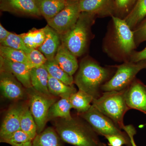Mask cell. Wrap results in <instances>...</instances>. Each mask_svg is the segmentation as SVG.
<instances>
[{
    "mask_svg": "<svg viewBox=\"0 0 146 146\" xmlns=\"http://www.w3.org/2000/svg\"><path fill=\"white\" fill-rule=\"evenodd\" d=\"M0 9L18 16L42 17L36 0H0Z\"/></svg>",
    "mask_w": 146,
    "mask_h": 146,
    "instance_id": "cell-12",
    "label": "cell"
},
{
    "mask_svg": "<svg viewBox=\"0 0 146 146\" xmlns=\"http://www.w3.org/2000/svg\"><path fill=\"white\" fill-rule=\"evenodd\" d=\"M68 0H36L41 15L47 21L53 18L63 10Z\"/></svg>",
    "mask_w": 146,
    "mask_h": 146,
    "instance_id": "cell-19",
    "label": "cell"
},
{
    "mask_svg": "<svg viewBox=\"0 0 146 146\" xmlns=\"http://www.w3.org/2000/svg\"><path fill=\"white\" fill-rule=\"evenodd\" d=\"M81 12L79 1L68 0L63 10L52 19L47 21L48 25L60 35H62L75 25Z\"/></svg>",
    "mask_w": 146,
    "mask_h": 146,
    "instance_id": "cell-9",
    "label": "cell"
},
{
    "mask_svg": "<svg viewBox=\"0 0 146 146\" xmlns=\"http://www.w3.org/2000/svg\"><path fill=\"white\" fill-rule=\"evenodd\" d=\"M145 125H146V123L145 124Z\"/></svg>",
    "mask_w": 146,
    "mask_h": 146,
    "instance_id": "cell-39",
    "label": "cell"
},
{
    "mask_svg": "<svg viewBox=\"0 0 146 146\" xmlns=\"http://www.w3.org/2000/svg\"><path fill=\"white\" fill-rule=\"evenodd\" d=\"M97 17L87 12H81L75 25L60 35L61 43L77 57L86 53L92 39L91 27Z\"/></svg>",
    "mask_w": 146,
    "mask_h": 146,
    "instance_id": "cell-4",
    "label": "cell"
},
{
    "mask_svg": "<svg viewBox=\"0 0 146 146\" xmlns=\"http://www.w3.org/2000/svg\"><path fill=\"white\" fill-rule=\"evenodd\" d=\"M33 139L21 129L13 133L5 141L11 146H32Z\"/></svg>",
    "mask_w": 146,
    "mask_h": 146,
    "instance_id": "cell-30",
    "label": "cell"
},
{
    "mask_svg": "<svg viewBox=\"0 0 146 146\" xmlns=\"http://www.w3.org/2000/svg\"><path fill=\"white\" fill-rule=\"evenodd\" d=\"M0 56L13 62L26 64L31 69L27 56L26 54L22 51L1 45Z\"/></svg>",
    "mask_w": 146,
    "mask_h": 146,
    "instance_id": "cell-28",
    "label": "cell"
},
{
    "mask_svg": "<svg viewBox=\"0 0 146 146\" xmlns=\"http://www.w3.org/2000/svg\"><path fill=\"white\" fill-rule=\"evenodd\" d=\"M26 45L30 49H38L44 43L46 38L45 27L31 29L26 33L20 35Z\"/></svg>",
    "mask_w": 146,
    "mask_h": 146,
    "instance_id": "cell-24",
    "label": "cell"
},
{
    "mask_svg": "<svg viewBox=\"0 0 146 146\" xmlns=\"http://www.w3.org/2000/svg\"><path fill=\"white\" fill-rule=\"evenodd\" d=\"M26 55L31 69L41 67L47 61L44 54L37 49H32Z\"/></svg>",
    "mask_w": 146,
    "mask_h": 146,
    "instance_id": "cell-32",
    "label": "cell"
},
{
    "mask_svg": "<svg viewBox=\"0 0 146 146\" xmlns=\"http://www.w3.org/2000/svg\"><path fill=\"white\" fill-rule=\"evenodd\" d=\"M1 45L20 50L24 52L26 54L28 53L32 49L27 46L20 35L11 32L6 39L1 43Z\"/></svg>",
    "mask_w": 146,
    "mask_h": 146,
    "instance_id": "cell-29",
    "label": "cell"
},
{
    "mask_svg": "<svg viewBox=\"0 0 146 146\" xmlns=\"http://www.w3.org/2000/svg\"><path fill=\"white\" fill-rule=\"evenodd\" d=\"M125 89L120 91L103 92L101 96L93 100L92 104L107 116L121 129L125 125L124 115L129 110L125 98Z\"/></svg>",
    "mask_w": 146,
    "mask_h": 146,
    "instance_id": "cell-5",
    "label": "cell"
},
{
    "mask_svg": "<svg viewBox=\"0 0 146 146\" xmlns=\"http://www.w3.org/2000/svg\"><path fill=\"white\" fill-rule=\"evenodd\" d=\"M26 89L29 108L36 124L37 133H39L45 129L49 110L57 99L39 93L33 87Z\"/></svg>",
    "mask_w": 146,
    "mask_h": 146,
    "instance_id": "cell-7",
    "label": "cell"
},
{
    "mask_svg": "<svg viewBox=\"0 0 146 146\" xmlns=\"http://www.w3.org/2000/svg\"><path fill=\"white\" fill-rule=\"evenodd\" d=\"M72 1H81V0H72Z\"/></svg>",
    "mask_w": 146,
    "mask_h": 146,
    "instance_id": "cell-38",
    "label": "cell"
},
{
    "mask_svg": "<svg viewBox=\"0 0 146 146\" xmlns=\"http://www.w3.org/2000/svg\"><path fill=\"white\" fill-rule=\"evenodd\" d=\"M11 33L4 28L1 24H0V43H1L4 41L10 35Z\"/></svg>",
    "mask_w": 146,
    "mask_h": 146,
    "instance_id": "cell-37",
    "label": "cell"
},
{
    "mask_svg": "<svg viewBox=\"0 0 146 146\" xmlns=\"http://www.w3.org/2000/svg\"><path fill=\"white\" fill-rule=\"evenodd\" d=\"M54 120L55 129L67 143L74 146H106L89 123L78 115L70 119Z\"/></svg>",
    "mask_w": 146,
    "mask_h": 146,
    "instance_id": "cell-3",
    "label": "cell"
},
{
    "mask_svg": "<svg viewBox=\"0 0 146 146\" xmlns=\"http://www.w3.org/2000/svg\"><path fill=\"white\" fill-rule=\"evenodd\" d=\"M63 141L54 128L49 127L37 134L32 146H63Z\"/></svg>",
    "mask_w": 146,
    "mask_h": 146,
    "instance_id": "cell-21",
    "label": "cell"
},
{
    "mask_svg": "<svg viewBox=\"0 0 146 146\" xmlns=\"http://www.w3.org/2000/svg\"><path fill=\"white\" fill-rule=\"evenodd\" d=\"M116 72L112 78L102 86V92L124 90L136 78L142 70L146 69V60L137 62H124L115 65Z\"/></svg>",
    "mask_w": 146,
    "mask_h": 146,
    "instance_id": "cell-6",
    "label": "cell"
},
{
    "mask_svg": "<svg viewBox=\"0 0 146 146\" xmlns=\"http://www.w3.org/2000/svg\"><path fill=\"white\" fill-rule=\"evenodd\" d=\"M21 129L34 139L37 133V127L33 116L30 110L29 104H26L21 119Z\"/></svg>",
    "mask_w": 146,
    "mask_h": 146,
    "instance_id": "cell-27",
    "label": "cell"
},
{
    "mask_svg": "<svg viewBox=\"0 0 146 146\" xmlns=\"http://www.w3.org/2000/svg\"><path fill=\"white\" fill-rule=\"evenodd\" d=\"M79 5L81 12L91 13L97 18L115 16V0H81Z\"/></svg>",
    "mask_w": 146,
    "mask_h": 146,
    "instance_id": "cell-14",
    "label": "cell"
},
{
    "mask_svg": "<svg viewBox=\"0 0 146 146\" xmlns=\"http://www.w3.org/2000/svg\"><path fill=\"white\" fill-rule=\"evenodd\" d=\"M26 104L22 103L16 104L7 110L1 126V143H5L13 133L21 129V116Z\"/></svg>",
    "mask_w": 146,
    "mask_h": 146,
    "instance_id": "cell-11",
    "label": "cell"
},
{
    "mask_svg": "<svg viewBox=\"0 0 146 146\" xmlns=\"http://www.w3.org/2000/svg\"><path fill=\"white\" fill-rule=\"evenodd\" d=\"M44 27L46 38L44 43L37 49L44 54L47 60H54L61 44L60 35L48 25Z\"/></svg>",
    "mask_w": 146,
    "mask_h": 146,
    "instance_id": "cell-16",
    "label": "cell"
},
{
    "mask_svg": "<svg viewBox=\"0 0 146 146\" xmlns=\"http://www.w3.org/2000/svg\"><path fill=\"white\" fill-rule=\"evenodd\" d=\"M123 130L125 131L130 138L131 143L132 146H137L134 140V135L136 133V131L135 128L133 125H128L125 126Z\"/></svg>",
    "mask_w": 146,
    "mask_h": 146,
    "instance_id": "cell-36",
    "label": "cell"
},
{
    "mask_svg": "<svg viewBox=\"0 0 146 146\" xmlns=\"http://www.w3.org/2000/svg\"><path fill=\"white\" fill-rule=\"evenodd\" d=\"M105 137L108 141L109 146H123V145L132 146L130 138H126L123 136L117 135H109Z\"/></svg>",
    "mask_w": 146,
    "mask_h": 146,
    "instance_id": "cell-34",
    "label": "cell"
},
{
    "mask_svg": "<svg viewBox=\"0 0 146 146\" xmlns=\"http://www.w3.org/2000/svg\"><path fill=\"white\" fill-rule=\"evenodd\" d=\"M0 88L3 96L11 100L18 101L28 98L27 89L8 71L0 70Z\"/></svg>",
    "mask_w": 146,
    "mask_h": 146,
    "instance_id": "cell-10",
    "label": "cell"
},
{
    "mask_svg": "<svg viewBox=\"0 0 146 146\" xmlns=\"http://www.w3.org/2000/svg\"><path fill=\"white\" fill-rule=\"evenodd\" d=\"M137 0H115V16L122 19L128 15Z\"/></svg>",
    "mask_w": 146,
    "mask_h": 146,
    "instance_id": "cell-31",
    "label": "cell"
},
{
    "mask_svg": "<svg viewBox=\"0 0 146 146\" xmlns=\"http://www.w3.org/2000/svg\"><path fill=\"white\" fill-rule=\"evenodd\" d=\"M60 68L70 75L73 76L78 69L77 57L61 43L54 58Z\"/></svg>",
    "mask_w": 146,
    "mask_h": 146,
    "instance_id": "cell-17",
    "label": "cell"
},
{
    "mask_svg": "<svg viewBox=\"0 0 146 146\" xmlns=\"http://www.w3.org/2000/svg\"><path fill=\"white\" fill-rule=\"evenodd\" d=\"M133 31L124 19L112 16L103 38L104 52L115 62L129 61L136 49Z\"/></svg>",
    "mask_w": 146,
    "mask_h": 146,
    "instance_id": "cell-1",
    "label": "cell"
},
{
    "mask_svg": "<svg viewBox=\"0 0 146 146\" xmlns=\"http://www.w3.org/2000/svg\"><path fill=\"white\" fill-rule=\"evenodd\" d=\"M31 70L26 64L13 62L0 56V70L8 71L13 74L26 89L32 87L30 78Z\"/></svg>",
    "mask_w": 146,
    "mask_h": 146,
    "instance_id": "cell-15",
    "label": "cell"
},
{
    "mask_svg": "<svg viewBox=\"0 0 146 146\" xmlns=\"http://www.w3.org/2000/svg\"><path fill=\"white\" fill-rule=\"evenodd\" d=\"M48 73L44 65L31 70L30 78L32 87L39 93L52 96L50 94L48 88Z\"/></svg>",
    "mask_w": 146,
    "mask_h": 146,
    "instance_id": "cell-18",
    "label": "cell"
},
{
    "mask_svg": "<svg viewBox=\"0 0 146 146\" xmlns=\"http://www.w3.org/2000/svg\"><path fill=\"white\" fill-rule=\"evenodd\" d=\"M78 115L89 123L99 135L105 137L117 135L130 138L125 131H122L111 119L99 111L92 104L86 112L78 113Z\"/></svg>",
    "mask_w": 146,
    "mask_h": 146,
    "instance_id": "cell-8",
    "label": "cell"
},
{
    "mask_svg": "<svg viewBox=\"0 0 146 146\" xmlns=\"http://www.w3.org/2000/svg\"><path fill=\"white\" fill-rule=\"evenodd\" d=\"M116 71L115 65L102 67L94 58L87 56L80 63L74 82L79 90L96 99L101 96L102 86L112 77Z\"/></svg>",
    "mask_w": 146,
    "mask_h": 146,
    "instance_id": "cell-2",
    "label": "cell"
},
{
    "mask_svg": "<svg viewBox=\"0 0 146 146\" xmlns=\"http://www.w3.org/2000/svg\"><path fill=\"white\" fill-rule=\"evenodd\" d=\"M70 99L72 108L80 113L86 112L91 108L94 98L86 92L79 90L71 95Z\"/></svg>",
    "mask_w": 146,
    "mask_h": 146,
    "instance_id": "cell-25",
    "label": "cell"
},
{
    "mask_svg": "<svg viewBox=\"0 0 146 146\" xmlns=\"http://www.w3.org/2000/svg\"><path fill=\"white\" fill-rule=\"evenodd\" d=\"M72 108L70 98H60L50 108L48 113V121L58 118L71 119L72 117L70 112Z\"/></svg>",
    "mask_w": 146,
    "mask_h": 146,
    "instance_id": "cell-20",
    "label": "cell"
},
{
    "mask_svg": "<svg viewBox=\"0 0 146 146\" xmlns=\"http://www.w3.org/2000/svg\"><path fill=\"white\" fill-rule=\"evenodd\" d=\"M48 88L50 94L56 98H70L71 95L77 91L74 85H67L49 75Z\"/></svg>",
    "mask_w": 146,
    "mask_h": 146,
    "instance_id": "cell-22",
    "label": "cell"
},
{
    "mask_svg": "<svg viewBox=\"0 0 146 146\" xmlns=\"http://www.w3.org/2000/svg\"><path fill=\"white\" fill-rule=\"evenodd\" d=\"M44 65L51 76L62 82L67 85H74V82L73 76L70 75L63 70L54 59L47 60Z\"/></svg>",
    "mask_w": 146,
    "mask_h": 146,
    "instance_id": "cell-26",
    "label": "cell"
},
{
    "mask_svg": "<svg viewBox=\"0 0 146 146\" xmlns=\"http://www.w3.org/2000/svg\"><path fill=\"white\" fill-rule=\"evenodd\" d=\"M146 16V0H137L128 15L124 20L132 30Z\"/></svg>",
    "mask_w": 146,
    "mask_h": 146,
    "instance_id": "cell-23",
    "label": "cell"
},
{
    "mask_svg": "<svg viewBox=\"0 0 146 146\" xmlns=\"http://www.w3.org/2000/svg\"><path fill=\"white\" fill-rule=\"evenodd\" d=\"M125 98L129 109L146 114V85L137 78L125 89Z\"/></svg>",
    "mask_w": 146,
    "mask_h": 146,
    "instance_id": "cell-13",
    "label": "cell"
},
{
    "mask_svg": "<svg viewBox=\"0 0 146 146\" xmlns=\"http://www.w3.org/2000/svg\"><path fill=\"white\" fill-rule=\"evenodd\" d=\"M146 60V47L140 51L135 50L131 55L129 61L137 62L141 60Z\"/></svg>",
    "mask_w": 146,
    "mask_h": 146,
    "instance_id": "cell-35",
    "label": "cell"
},
{
    "mask_svg": "<svg viewBox=\"0 0 146 146\" xmlns=\"http://www.w3.org/2000/svg\"><path fill=\"white\" fill-rule=\"evenodd\" d=\"M136 46L146 41V16L133 30Z\"/></svg>",
    "mask_w": 146,
    "mask_h": 146,
    "instance_id": "cell-33",
    "label": "cell"
}]
</instances>
